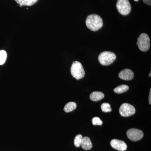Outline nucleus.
<instances>
[{"label":"nucleus","instance_id":"7","mask_svg":"<svg viewBox=\"0 0 151 151\" xmlns=\"http://www.w3.org/2000/svg\"><path fill=\"white\" fill-rule=\"evenodd\" d=\"M127 136L128 138L133 142H137L142 139L144 133L142 131L138 129H131L127 132Z\"/></svg>","mask_w":151,"mask_h":151},{"label":"nucleus","instance_id":"8","mask_svg":"<svg viewBox=\"0 0 151 151\" xmlns=\"http://www.w3.org/2000/svg\"><path fill=\"white\" fill-rule=\"evenodd\" d=\"M111 145L113 149L118 151H125L127 150V144L123 141L114 139L111 141Z\"/></svg>","mask_w":151,"mask_h":151},{"label":"nucleus","instance_id":"15","mask_svg":"<svg viewBox=\"0 0 151 151\" xmlns=\"http://www.w3.org/2000/svg\"><path fill=\"white\" fill-rule=\"evenodd\" d=\"M83 138L82 135L81 134L77 135L75 137L74 140V144L75 147H79L81 146Z\"/></svg>","mask_w":151,"mask_h":151},{"label":"nucleus","instance_id":"1","mask_svg":"<svg viewBox=\"0 0 151 151\" xmlns=\"http://www.w3.org/2000/svg\"><path fill=\"white\" fill-rule=\"evenodd\" d=\"M86 24L89 29L93 31H96L103 27V19L98 15L92 14L86 18Z\"/></svg>","mask_w":151,"mask_h":151},{"label":"nucleus","instance_id":"13","mask_svg":"<svg viewBox=\"0 0 151 151\" xmlns=\"http://www.w3.org/2000/svg\"><path fill=\"white\" fill-rule=\"evenodd\" d=\"M77 105L74 102H70L67 103L65 105L64 108V111L66 113H69L72 112L76 109Z\"/></svg>","mask_w":151,"mask_h":151},{"label":"nucleus","instance_id":"4","mask_svg":"<svg viewBox=\"0 0 151 151\" xmlns=\"http://www.w3.org/2000/svg\"><path fill=\"white\" fill-rule=\"evenodd\" d=\"M150 37L147 34L143 33L141 34L138 37L137 45H138L139 49L141 51L146 52L148 51L150 46Z\"/></svg>","mask_w":151,"mask_h":151},{"label":"nucleus","instance_id":"2","mask_svg":"<svg viewBox=\"0 0 151 151\" xmlns=\"http://www.w3.org/2000/svg\"><path fill=\"white\" fill-rule=\"evenodd\" d=\"M116 59V54L110 51H104L101 52L98 57V60L101 65H111Z\"/></svg>","mask_w":151,"mask_h":151},{"label":"nucleus","instance_id":"17","mask_svg":"<svg viewBox=\"0 0 151 151\" xmlns=\"http://www.w3.org/2000/svg\"><path fill=\"white\" fill-rule=\"evenodd\" d=\"M101 109L103 112L105 113H108V112H111L112 111L111 105L109 103H103L102 104L101 106Z\"/></svg>","mask_w":151,"mask_h":151},{"label":"nucleus","instance_id":"10","mask_svg":"<svg viewBox=\"0 0 151 151\" xmlns=\"http://www.w3.org/2000/svg\"><path fill=\"white\" fill-rule=\"evenodd\" d=\"M81 146L82 149L85 150H89L92 148V142L88 137H86L83 138Z\"/></svg>","mask_w":151,"mask_h":151},{"label":"nucleus","instance_id":"9","mask_svg":"<svg viewBox=\"0 0 151 151\" xmlns=\"http://www.w3.org/2000/svg\"><path fill=\"white\" fill-rule=\"evenodd\" d=\"M119 78L123 80L129 81L132 80L134 77V72L129 69H125L119 73Z\"/></svg>","mask_w":151,"mask_h":151},{"label":"nucleus","instance_id":"19","mask_svg":"<svg viewBox=\"0 0 151 151\" xmlns=\"http://www.w3.org/2000/svg\"><path fill=\"white\" fill-rule=\"evenodd\" d=\"M143 2L148 5L150 6L151 5V0H143Z\"/></svg>","mask_w":151,"mask_h":151},{"label":"nucleus","instance_id":"16","mask_svg":"<svg viewBox=\"0 0 151 151\" xmlns=\"http://www.w3.org/2000/svg\"><path fill=\"white\" fill-rule=\"evenodd\" d=\"M7 58V53L4 50H0V65H3L5 62Z\"/></svg>","mask_w":151,"mask_h":151},{"label":"nucleus","instance_id":"6","mask_svg":"<svg viewBox=\"0 0 151 151\" xmlns=\"http://www.w3.org/2000/svg\"><path fill=\"white\" fill-rule=\"evenodd\" d=\"M135 112L136 109L134 107L128 103H123L119 109L120 115L123 117H127L132 116L135 114Z\"/></svg>","mask_w":151,"mask_h":151},{"label":"nucleus","instance_id":"3","mask_svg":"<svg viewBox=\"0 0 151 151\" xmlns=\"http://www.w3.org/2000/svg\"><path fill=\"white\" fill-rule=\"evenodd\" d=\"M70 72L72 76L77 80L83 78L85 76V71L81 63L74 61L71 65Z\"/></svg>","mask_w":151,"mask_h":151},{"label":"nucleus","instance_id":"20","mask_svg":"<svg viewBox=\"0 0 151 151\" xmlns=\"http://www.w3.org/2000/svg\"><path fill=\"white\" fill-rule=\"evenodd\" d=\"M149 103H150V105H151V89H150V95H149Z\"/></svg>","mask_w":151,"mask_h":151},{"label":"nucleus","instance_id":"11","mask_svg":"<svg viewBox=\"0 0 151 151\" xmlns=\"http://www.w3.org/2000/svg\"><path fill=\"white\" fill-rule=\"evenodd\" d=\"M104 94L100 92H92L90 95V100L93 101H98L102 100L104 97Z\"/></svg>","mask_w":151,"mask_h":151},{"label":"nucleus","instance_id":"21","mask_svg":"<svg viewBox=\"0 0 151 151\" xmlns=\"http://www.w3.org/2000/svg\"><path fill=\"white\" fill-rule=\"evenodd\" d=\"M151 72H150V73H149V77H151Z\"/></svg>","mask_w":151,"mask_h":151},{"label":"nucleus","instance_id":"14","mask_svg":"<svg viewBox=\"0 0 151 151\" xmlns=\"http://www.w3.org/2000/svg\"><path fill=\"white\" fill-rule=\"evenodd\" d=\"M129 89V86L128 85L123 84L117 86L114 89V92L117 94H122L128 91Z\"/></svg>","mask_w":151,"mask_h":151},{"label":"nucleus","instance_id":"12","mask_svg":"<svg viewBox=\"0 0 151 151\" xmlns=\"http://www.w3.org/2000/svg\"><path fill=\"white\" fill-rule=\"evenodd\" d=\"M38 0H15L18 4L22 6H30L35 4Z\"/></svg>","mask_w":151,"mask_h":151},{"label":"nucleus","instance_id":"18","mask_svg":"<svg viewBox=\"0 0 151 151\" xmlns=\"http://www.w3.org/2000/svg\"><path fill=\"white\" fill-rule=\"evenodd\" d=\"M92 124L94 125H98L101 126L103 124V122L98 117H94L92 120Z\"/></svg>","mask_w":151,"mask_h":151},{"label":"nucleus","instance_id":"22","mask_svg":"<svg viewBox=\"0 0 151 151\" xmlns=\"http://www.w3.org/2000/svg\"><path fill=\"white\" fill-rule=\"evenodd\" d=\"M134 1H138L139 0H134Z\"/></svg>","mask_w":151,"mask_h":151},{"label":"nucleus","instance_id":"5","mask_svg":"<svg viewBox=\"0 0 151 151\" xmlns=\"http://www.w3.org/2000/svg\"><path fill=\"white\" fill-rule=\"evenodd\" d=\"M116 7L119 13L124 16L129 14L132 9L129 0H118Z\"/></svg>","mask_w":151,"mask_h":151}]
</instances>
